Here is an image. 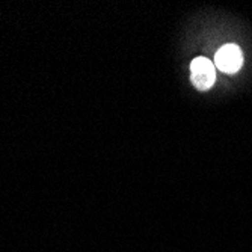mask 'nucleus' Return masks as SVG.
Here are the masks:
<instances>
[{"label":"nucleus","mask_w":252,"mask_h":252,"mask_svg":"<svg viewBox=\"0 0 252 252\" xmlns=\"http://www.w3.org/2000/svg\"><path fill=\"white\" fill-rule=\"evenodd\" d=\"M215 65L223 73L234 74L243 65V53L236 44H225L215 56Z\"/></svg>","instance_id":"2"},{"label":"nucleus","mask_w":252,"mask_h":252,"mask_svg":"<svg viewBox=\"0 0 252 252\" xmlns=\"http://www.w3.org/2000/svg\"><path fill=\"white\" fill-rule=\"evenodd\" d=\"M190 76L192 83L198 91H209L216 82L215 63L204 56L193 59L190 63Z\"/></svg>","instance_id":"1"}]
</instances>
